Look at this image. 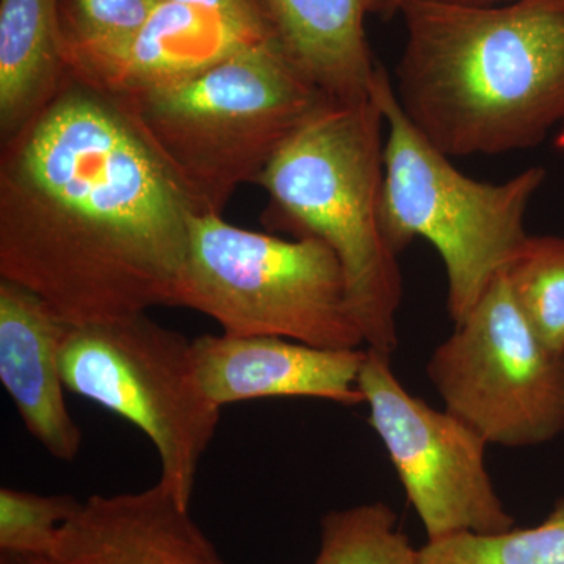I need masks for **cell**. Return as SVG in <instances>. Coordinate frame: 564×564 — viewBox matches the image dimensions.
Instances as JSON below:
<instances>
[{"instance_id":"603a6c76","label":"cell","mask_w":564,"mask_h":564,"mask_svg":"<svg viewBox=\"0 0 564 564\" xmlns=\"http://www.w3.org/2000/svg\"><path fill=\"white\" fill-rule=\"evenodd\" d=\"M0 564H41L39 556L0 554Z\"/></svg>"},{"instance_id":"ba28073f","label":"cell","mask_w":564,"mask_h":564,"mask_svg":"<svg viewBox=\"0 0 564 564\" xmlns=\"http://www.w3.org/2000/svg\"><path fill=\"white\" fill-rule=\"evenodd\" d=\"M426 375L445 410L488 444L534 447L564 432V351L534 333L502 273L437 345Z\"/></svg>"},{"instance_id":"277c9868","label":"cell","mask_w":564,"mask_h":564,"mask_svg":"<svg viewBox=\"0 0 564 564\" xmlns=\"http://www.w3.org/2000/svg\"><path fill=\"white\" fill-rule=\"evenodd\" d=\"M113 98L196 212L217 215L239 185L258 184L285 141L328 99L276 36L187 79Z\"/></svg>"},{"instance_id":"7c38bea8","label":"cell","mask_w":564,"mask_h":564,"mask_svg":"<svg viewBox=\"0 0 564 564\" xmlns=\"http://www.w3.org/2000/svg\"><path fill=\"white\" fill-rule=\"evenodd\" d=\"M273 36L272 25L162 0L121 50L66 70L109 95H132L187 79Z\"/></svg>"},{"instance_id":"2e32d148","label":"cell","mask_w":564,"mask_h":564,"mask_svg":"<svg viewBox=\"0 0 564 564\" xmlns=\"http://www.w3.org/2000/svg\"><path fill=\"white\" fill-rule=\"evenodd\" d=\"M502 276L534 333L564 351V237L527 236Z\"/></svg>"},{"instance_id":"ffe728a7","label":"cell","mask_w":564,"mask_h":564,"mask_svg":"<svg viewBox=\"0 0 564 564\" xmlns=\"http://www.w3.org/2000/svg\"><path fill=\"white\" fill-rule=\"evenodd\" d=\"M80 507L73 496L0 489V554L50 555L63 527Z\"/></svg>"},{"instance_id":"8992f818","label":"cell","mask_w":564,"mask_h":564,"mask_svg":"<svg viewBox=\"0 0 564 564\" xmlns=\"http://www.w3.org/2000/svg\"><path fill=\"white\" fill-rule=\"evenodd\" d=\"M173 306L214 318L232 336H278L332 350L364 344L343 265L314 237L280 239L195 214Z\"/></svg>"},{"instance_id":"44dd1931","label":"cell","mask_w":564,"mask_h":564,"mask_svg":"<svg viewBox=\"0 0 564 564\" xmlns=\"http://www.w3.org/2000/svg\"><path fill=\"white\" fill-rule=\"evenodd\" d=\"M170 2L185 3V6L218 11L239 20L272 25L263 0H170Z\"/></svg>"},{"instance_id":"4fadbf2b","label":"cell","mask_w":564,"mask_h":564,"mask_svg":"<svg viewBox=\"0 0 564 564\" xmlns=\"http://www.w3.org/2000/svg\"><path fill=\"white\" fill-rule=\"evenodd\" d=\"M68 326L39 295L0 278V381L29 434L62 462L76 459L84 443L61 369Z\"/></svg>"},{"instance_id":"e0dca14e","label":"cell","mask_w":564,"mask_h":564,"mask_svg":"<svg viewBox=\"0 0 564 564\" xmlns=\"http://www.w3.org/2000/svg\"><path fill=\"white\" fill-rule=\"evenodd\" d=\"M314 564H419V549L389 505L362 503L323 516Z\"/></svg>"},{"instance_id":"5b68a950","label":"cell","mask_w":564,"mask_h":564,"mask_svg":"<svg viewBox=\"0 0 564 564\" xmlns=\"http://www.w3.org/2000/svg\"><path fill=\"white\" fill-rule=\"evenodd\" d=\"M372 96L388 129L381 195L386 240L397 254L415 239L436 248L447 276L448 315L459 325L529 236L525 214L545 170L532 166L502 184L475 181L415 128L381 65Z\"/></svg>"},{"instance_id":"52a82bcc","label":"cell","mask_w":564,"mask_h":564,"mask_svg":"<svg viewBox=\"0 0 564 564\" xmlns=\"http://www.w3.org/2000/svg\"><path fill=\"white\" fill-rule=\"evenodd\" d=\"M61 369L66 391L147 434L161 462L158 484L191 508L199 464L221 419L199 383L192 340L147 313L68 326Z\"/></svg>"},{"instance_id":"3957f363","label":"cell","mask_w":564,"mask_h":564,"mask_svg":"<svg viewBox=\"0 0 564 564\" xmlns=\"http://www.w3.org/2000/svg\"><path fill=\"white\" fill-rule=\"evenodd\" d=\"M384 126L372 93L356 101L326 99L258 184L269 193L282 229L332 248L364 344L391 356L399 345L403 280L381 223Z\"/></svg>"},{"instance_id":"5bb4252c","label":"cell","mask_w":564,"mask_h":564,"mask_svg":"<svg viewBox=\"0 0 564 564\" xmlns=\"http://www.w3.org/2000/svg\"><path fill=\"white\" fill-rule=\"evenodd\" d=\"M292 62L328 99L369 98L380 63L366 35L367 18L391 20L392 0H263Z\"/></svg>"},{"instance_id":"ac0fdd59","label":"cell","mask_w":564,"mask_h":564,"mask_svg":"<svg viewBox=\"0 0 564 564\" xmlns=\"http://www.w3.org/2000/svg\"><path fill=\"white\" fill-rule=\"evenodd\" d=\"M419 564H564V499L540 525L426 543Z\"/></svg>"},{"instance_id":"7402d4cb","label":"cell","mask_w":564,"mask_h":564,"mask_svg":"<svg viewBox=\"0 0 564 564\" xmlns=\"http://www.w3.org/2000/svg\"><path fill=\"white\" fill-rule=\"evenodd\" d=\"M406 2H410V0H392L391 18L399 17L400 9ZM443 2L467 3V6H494V3H503L508 2V0H443Z\"/></svg>"},{"instance_id":"8fae6325","label":"cell","mask_w":564,"mask_h":564,"mask_svg":"<svg viewBox=\"0 0 564 564\" xmlns=\"http://www.w3.org/2000/svg\"><path fill=\"white\" fill-rule=\"evenodd\" d=\"M41 564H228L191 508L155 484L140 492L91 496L63 527Z\"/></svg>"},{"instance_id":"9c48e42d","label":"cell","mask_w":564,"mask_h":564,"mask_svg":"<svg viewBox=\"0 0 564 564\" xmlns=\"http://www.w3.org/2000/svg\"><path fill=\"white\" fill-rule=\"evenodd\" d=\"M358 386L429 543L514 529L488 473L481 434L408 392L384 352L367 348Z\"/></svg>"},{"instance_id":"7a4b0ae2","label":"cell","mask_w":564,"mask_h":564,"mask_svg":"<svg viewBox=\"0 0 564 564\" xmlns=\"http://www.w3.org/2000/svg\"><path fill=\"white\" fill-rule=\"evenodd\" d=\"M393 91L448 158L538 147L564 118V0H410Z\"/></svg>"},{"instance_id":"d6986e66","label":"cell","mask_w":564,"mask_h":564,"mask_svg":"<svg viewBox=\"0 0 564 564\" xmlns=\"http://www.w3.org/2000/svg\"><path fill=\"white\" fill-rule=\"evenodd\" d=\"M162 0H70L62 18L66 68L113 54L144 28Z\"/></svg>"},{"instance_id":"6da1fadb","label":"cell","mask_w":564,"mask_h":564,"mask_svg":"<svg viewBox=\"0 0 564 564\" xmlns=\"http://www.w3.org/2000/svg\"><path fill=\"white\" fill-rule=\"evenodd\" d=\"M198 214L120 102L66 70L0 162V278L66 325L173 306Z\"/></svg>"},{"instance_id":"30bf717a","label":"cell","mask_w":564,"mask_h":564,"mask_svg":"<svg viewBox=\"0 0 564 564\" xmlns=\"http://www.w3.org/2000/svg\"><path fill=\"white\" fill-rule=\"evenodd\" d=\"M203 391L212 402L306 397L343 406L364 402L358 380L366 350H332L278 336L203 334L192 340Z\"/></svg>"},{"instance_id":"9a60e30c","label":"cell","mask_w":564,"mask_h":564,"mask_svg":"<svg viewBox=\"0 0 564 564\" xmlns=\"http://www.w3.org/2000/svg\"><path fill=\"white\" fill-rule=\"evenodd\" d=\"M66 77L58 0H0V133L18 135Z\"/></svg>"}]
</instances>
